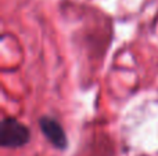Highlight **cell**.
Here are the masks:
<instances>
[{"label": "cell", "instance_id": "obj_1", "mask_svg": "<svg viewBox=\"0 0 158 156\" xmlns=\"http://www.w3.org/2000/svg\"><path fill=\"white\" fill-rule=\"evenodd\" d=\"M31 140L28 126L15 118H4L0 124V144L4 148H21Z\"/></svg>", "mask_w": 158, "mask_h": 156}, {"label": "cell", "instance_id": "obj_2", "mask_svg": "<svg viewBox=\"0 0 158 156\" xmlns=\"http://www.w3.org/2000/svg\"><path fill=\"white\" fill-rule=\"evenodd\" d=\"M39 127H40L42 134L49 140L53 146H56L60 151L68 148V138L64 131V127L58 120L50 116H42L39 119Z\"/></svg>", "mask_w": 158, "mask_h": 156}]
</instances>
